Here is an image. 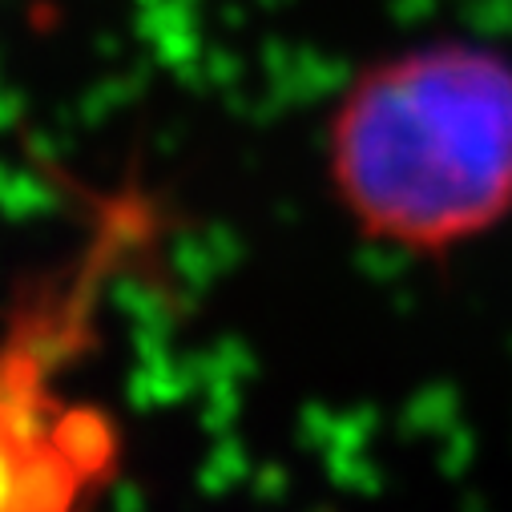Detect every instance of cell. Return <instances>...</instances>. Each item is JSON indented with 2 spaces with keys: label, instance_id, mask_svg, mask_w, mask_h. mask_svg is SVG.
Instances as JSON below:
<instances>
[{
  "label": "cell",
  "instance_id": "cell-2",
  "mask_svg": "<svg viewBox=\"0 0 512 512\" xmlns=\"http://www.w3.org/2000/svg\"><path fill=\"white\" fill-rule=\"evenodd\" d=\"M117 468L113 424L45 379V359L0 351V512H61L93 500Z\"/></svg>",
  "mask_w": 512,
  "mask_h": 512
},
{
  "label": "cell",
  "instance_id": "cell-1",
  "mask_svg": "<svg viewBox=\"0 0 512 512\" xmlns=\"http://www.w3.org/2000/svg\"><path fill=\"white\" fill-rule=\"evenodd\" d=\"M343 210L379 242L444 250L512 210V65L428 45L367 69L327 134Z\"/></svg>",
  "mask_w": 512,
  "mask_h": 512
}]
</instances>
